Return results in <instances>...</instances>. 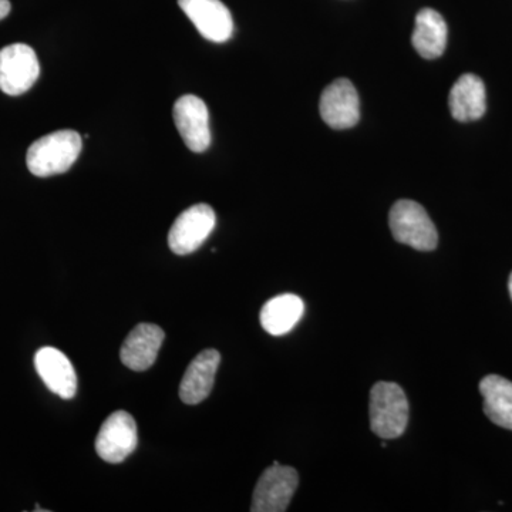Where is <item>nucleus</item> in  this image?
<instances>
[{
	"label": "nucleus",
	"mask_w": 512,
	"mask_h": 512,
	"mask_svg": "<svg viewBox=\"0 0 512 512\" xmlns=\"http://www.w3.org/2000/svg\"><path fill=\"white\" fill-rule=\"evenodd\" d=\"M83 141L74 130H60L36 140L29 147L26 164L36 177L66 173L82 153Z\"/></svg>",
	"instance_id": "obj_1"
},
{
	"label": "nucleus",
	"mask_w": 512,
	"mask_h": 512,
	"mask_svg": "<svg viewBox=\"0 0 512 512\" xmlns=\"http://www.w3.org/2000/svg\"><path fill=\"white\" fill-rule=\"evenodd\" d=\"M409 423V400L399 384L379 382L370 392V426L380 439H397Z\"/></svg>",
	"instance_id": "obj_2"
},
{
	"label": "nucleus",
	"mask_w": 512,
	"mask_h": 512,
	"mask_svg": "<svg viewBox=\"0 0 512 512\" xmlns=\"http://www.w3.org/2000/svg\"><path fill=\"white\" fill-rule=\"evenodd\" d=\"M394 239L417 251H433L439 244L436 225L420 204L412 200H400L393 205L389 215Z\"/></svg>",
	"instance_id": "obj_3"
},
{
	"label": "nucleus",
	"mask_w": 512,
	"mask_h": 512,
	"mask_svg": "<svg viewBox=\"0 0 512 512\" xmlns=\"http://www.w3.org/2000/svg\"><path fill=\"white\" fill-rule=\"evenodd\" d=\"M40 64L35 50L16 43L0 50V90L8 96H20L35 86Z\"/></svg>",
	"instance_id": "obj_4"
},
{
	"label": "nucleus",
	"mask_w": 512,
	"mask_h": 512,
	"mask_svg": "<svg viewBox=\"0 0 512 512\" xmlns=\"http://www.w3.org/2000/svg\"><path fill=\"white\" fill-rule=\"evenodd\" d=\"M298 484V471L292 467L281 466L278 461H275L274 466L266 468L256 483L251 511L284 512L288 510Z\"/></svg>",
	"instance_id": "obj_5"
},
{
	"label": "nucleus",
	"mask_w": 512,
	"mask_h": 512,
	"mask_svg": "<svg viewBox=\"0 0 512 512\" xmlns=\"http://www.w3.org/2000/svg\"><path fill=\"white\" fill-rule=\"evenodd\" d=\"M217 224L215 211L208 204H197L185 210L168 232V245L175 255H188L207 241Z\"/></svg>",
	"instance_id": "obj_6"
},
{
	"label": "nucleus",
	"mask_w": 512,
	"mask_h": 512,
	"mask_svg": "<svg viewBox=\"0 0 512 512\" xmlns=\"http://www.w3.org/2000/svg\"><path fill=\"white\" fill-rule=\"evenodd\" d=\"M137 444L136 420L130 413L120 410L111 413L101 424L96 439V451L106 463L119 464L134 453Z\"/></svg>",
	"instance_id": "obj_7"
},
{
	"label": "nucleus",
	"mask_w": 512,
	"mask_h": 512,
	"mask_svg": "<svg viewBox=\"0 0 512 512\" xmlns=\"http://www.w3.org/2000/svg\"><path fill=\"white\" fill-rule=\"evenodd\" d=\"M173 117L185 146L194 153H204L210 148V113L207 104L200 97L194 94L180 97L175 101Z\"/></svg>",
	"instance_id": "obj_8"
},
{
	"label": "nucleus",
	"mask_w": 512,
	"mask_h": 512,
	"mask_svg": "<svg viewBox=\"0 0 512 512\" xmlns=\"http://www.w3.org/2000/svg\"><path fill=\"white\" fill-rule=\"evenodd\" d=\"M320 116L329 127L346 130L360 120V100L356 87L348 79H338L323 90Z\"/></svg>",
	"instance_id": "obj_9"
},
{
	"label": "nucleus",
	"mask_w": 512,
	"mask_h": 512,
	"mask_svg": "<svg viewBox=\"0 0 512 512\" xmlns=\"http://www.w3.org/2000/svg\"><path fill=\"white\" fill-rule=\"evenodd\" d=\"M178 5L205 39L214 43L231 39L234 20L221 0H178Z\"/></svg>",
	"instance_id": "obj_10"
},
{
	"label": "nucleus",
	"mask_w": 512,
	"mask_h": 512,
	"mask_svg": "<svg viewBox=\"0 0 512 512\" xmlns=\"http://www.w3.org/2000/svg\"><path fill=\"white\" fill-rule=\"evenodd\" d=\"M165 338L164 330L153 323H140L128 333L120 350L121 363L128 369L144 372L156 363Z\"/></svg>",
	"instance_id": "obj_11"
},
{
	"label": "nucleus",
	"mask_w": 512,
	"mask_h": 512,
	"mask_svg": "<svg viewBox=\"0 0 512 512\" xmlns=\"http://www.w3.org/2000/svg\"><path fill=\"white\" fill-rule=\"evenodd\" d=\"M37 373L47 389L64 400L73 399L77 392V376L69 357L59 349L42 348L35 356Z\"/></svg>",
	"instance_id": "obj_12"
},
{
	"label": "nucleus",
	"mask_w": 512,
	"mask_h": 512,
	"mask_svg": "<svg viewBox=\"0 0 512 512\" xmlns=\"http://www.w3.org/2000/svg\"><path fill=\"white\" fill-rule=\"evenodd\" d=\"M220 363V352L215 349L204 350L192 360L180 384V399L185 404L194 406L210 396Z\"/></svg>",
	"instance_id": "obj_13"
},
{
	"label": "nucleus",
	"mask_w": 512,
	"mask_h": 512,
	"mask_svg": "<svg viewBox=\"0 0 512 512\" xmlns=\"http://www.w3.org/2000/svg\"><path fill=\"white\" fill-rule=\"evenodd\" d=\"M448 106L451 116L461 123L481 119L487 110L483 80L476 74H463L451 89Z\"/></svg>",
	"instance_id": "obj_14"
},
{
	"label": "nucleus",
	"mask_w": 512,
	"mask_h": 512,
	"mask_svg": "<svg viewBox=\"0 0 512 512\" xmlns=\"http://www.w3.org/2000/svg\"><path fill=\"white\" fill-rule=\"evenodd\" d=\"M416 52L427 60L443 55L447 46V23L434 9H423L417 13L412 36Z\"/></svg>",
	"instance_id": "obj_15"
},
{
	"label": "nucleus",
	"mask_w": 512,
	"mask_h": 512,
	"mask_svg": "<svg viewBox=\"0 0 512 512\" xmlns=\"http://www.w3.org/2000/svg\"><path fill=\"white\" fill-rule=\"evenodd\" d=\"M305 312V303L293 293L275 296L261 309L262 328L272 336H284L291 332Z\"/></svg>",
	"instance_id": "obj_16"
},
{
	"label": "nucleus",
	"mask_w": 512,
	"mask_h": 512,
	"mask_svg": "<svg viewBox=\"0 0 512 512\" xmlns=\"http://www.w3.org/2000/svg\"><path fill=\"white\" fill-rule=\"evenodd\" d=\"M480 393L488 419L512 430V382L497 375L485 376L480 382Z\"/></svg>",
	"instance_id": "obj_17"
},
{
	"label": "nucleus",
	"mask_w": 512,
	"mask_h": 512,
	"mask_svg": "<svg viewBox=\"0 0 512 512\" xmlns=\"http://www.w3.org/2000/svg\"><path fill=\"white\" fill-rule=\"evenodd\" d=\"M10 9H12V5L9 0H0V20L8 18Z\"/></svg>",
	"instance_id": "obj_18"
},
{
	"label": "nucleus",
	"mask_w": 512,
	"mask_h": 512,
	"mask_svg": "<svg viewBox=\"0 0 512 512\" xmlns=\"http://www.w3.org/2000/svg\"><path fill=\"white\" fill-rule=\"evenodd\" d=\"M508 289H510V295L512 299V274L510 275V281H508Z\"/></svg>",
	"instance_id": "obj_19"
}]
</instances>
